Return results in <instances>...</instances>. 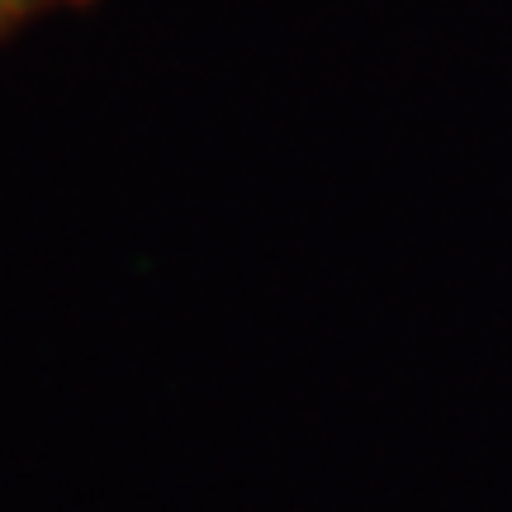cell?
Listing matches in <instances>:
<instances>
[{
    "mask_svg": "<svg viewBox=\"0 0 512 512\" xmlns=\"http://www.w3.org/2000/svg\"><path fill=\"white\" fill-rule=\"evenodd\" d=\"M91 0H0V38H10L19 24H29L38 15H53V10H81Z\"/></svg>",
    "mask_w": 512,
    "mask_h": 512,
    "instance_id": "obj_1",
    "label": "cell"
}]
</instances>
